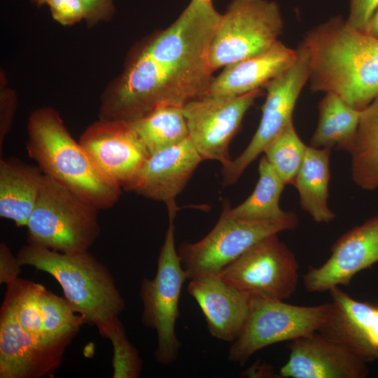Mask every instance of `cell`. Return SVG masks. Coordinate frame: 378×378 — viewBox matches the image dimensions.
<instances>
[{
  "label": "cell",
  "instance_id": "6da1fadb",
  "mask_svg": "<svg viewBox=\"0 0 378 378\" xmlns=\"http://www.w3.org/2000/svg\"><path fill=\"white\" fill-rule=\"evenodd\" d=\"M220 16L212 3L192 0L132 62L104 106V118L132 122L158 106L183 107L204 95L214 78L209 50Z\"/></svg>",
  "mask_w": 378,
  "mask_h": 378
},
{
  "label": "cell",
  "instance_id": "7a4b0ae2",
  "mask_svg": "<svg viewBox=\"0 0 378 378\" xmlns=\"http://www.w3.org/2000/svg\"><path fill=\"white\" fill-rule=\"evenodd\" d=\"M302 43L313 92H332L360 111L378 95V38L337 16L309 31Z\"/></svg>",
  "mask_w": 378,
  "mask_h": 378
},
{
  "label": "cell",
  "instance_id": "3957f363",
  "mask_svg": "<svg viewBox=\"0 0 378 378\" xmlns=\"http://www.w3.org/2000/svg\"><path fill=\"white\" fill-rule=\"evenodd\" d=\"M22 265H29L52 276L64 298L85 323L94 325L104 337L119 324L125 301L108 268L88 251L62 253L29 243L17 254Z\"/></svg>",
  "mask_w": 378,
  "mask_h": 378
},
{
  "label": "cell",
  "instance_id": "277c9868",
  "mask_svg": "<svg viewBox=\"0 0 378 378\" xmlns=\"http://www.w3.org/2000/svg\"><path fill=\"white\" fill-rule=\"evenodd\" d=\"M28 130L27 150L44 175L99 210L115 204L121 186L99 170L55 111L43 108L34 112Z\"/></svg>",
  "mask_w": 378,
  "mask_h": 378
},
{
  "label": "cell",
  "instance_id": "5b68a950",
  "mask_svg": "<svg viewBox=\"0 0 378 378\" xmlns=\"http://www.w3.org/2000/svg\"><path fill=\"white\" fill-rule=\"evenodd\" d=\"M99 210L44 175L26 225L28 242L62 253L88 251L100 235Z\"/></svg>",
  "mask_w": 378,
  "mask_h": 378
},
{
  "label": "cell",
  "instance_id": "8992f818",
  "mask_svg": "<svg viewBox=\"0 0 378 378\" xmlns=\"http://www.w3.org/2000/svg\"><path fill=\"white\" fill-rule=\"evenodd\" d=\"M167 208L169 226L160 251L156 274L153 279H143L140 288L142 321L157 332L155 356L162 365L172 364L178 354L181 342L175 326L179 316L181 289L188 279L175 246L174 219L177 207L172 204Z\"/></svg>",
  "mask_w": 378,
  "mask_h": 378
},
{
  "label": "cell",
  "instance_id": "52a82bcc",
  "mask_svg": "<svg viewBox=\"0 0 378 378\" xmlns=\"http://www.w3.org/2000/svg\"><path fill=\"white\" fill-rule=\"evenodd\" d=\"M283 27L276 2L233 0L221 15L210 46L211 71L265 51L279 41Z\"/></svg>",
  "mask_w": 378,
  "mask_h": 378
},
{
  "label": "cell",
  "instance_id": "ba28073f",
  "mask_svg": "<svg viewBox=\"0 0 378 378\" xmlns=\"http://www.w3.org/2000/svg\"><path fill=\"white\" fill-rule=\"evenodd\" d=\"M298 222V216L291 211L278 219L248 220L230 217L223 210L218 220L204 237L194 243H183L177 251L188 279L218 274L258 241L293 230Z\"/></svg>",
  "mask_w": 378,
  "mask_h": 378
},
{
  "label": "cell",
  "instance_id": "9c48e42d",
  "mask_svg": "<svg viewBox=\"0 0 378 378\" xmlns=\"http://www.w3.org/2000/svg\"><path fill=\"white\" fill-rule=\"evenodd\" d=\"M329 307V303L300 306L281 300L250 297L246 320L239 335L232 342L228 359L243 364L268 346L317 331Z\"/></svg>",
  "mask_w": 378,
  "mask_h": 378
},
{
  "label": "cell",
  "instance_id": "30bf717a",
  "mask_svg": "<svg viewBox=\"0 0 378 378\" xmlns=\"http://www.w3.org/2000/svg\"><path fill=\"white\" fill-rule=\"evenodd\" d=\"M298 270L295 255L274 234L254 244L218 275L249 297L284 300L297 289Z\"/></svg>",
  "mask_w": 378,
  "mask_h": 378
},
{
  "label": "cell",
  "instance_id": "8fae6325",
  "mask_svg": "<svg viewBox=\"0 0 378 378\" xmlns=\"http://www.w3.org/2000/svg\"><path fill=\"white\" fill-rule=\"evenodd\" d=\"M295 62L266 85L259 125L251 141L234 160L223 166V185L234 183L247 167L293 122L298 99L309 78V57L301 43Z\"/></svg>",
  "mask_w": 378,
  "mask_h": 378
},
{
  "label": "cell",
  "instance_id": "7c38bea8",
  "mask_svg": "<svg viewBox=\"0 0 378 378\" xmlns=\"http://www.w3.org/2000/svg\"><path fill=\"white\" fill-rule=\"evenodd\" d=\"M261 89L236 97L203 95L183 106L189 137L203 160L222 166L231 160L229 146Z\"/></svg>",
  "mask_w": 378,
  "mask_h": 378
},
{
  "label": "cell",
  "instance_id": "4fadbf2b",
  "mask_svg": "<svg viewBox=\"0 0 378 378\" xmlns=\"http://www.w3.org/2000/svg\"><path fill=\"white\" fill-rule=\"evenodd\" d=\"M79 143L99 170L123 188L150 155L129 122L102 119L89 127Z\"/></svg>",
  "mask_w": 378,
  "mask_h": 378
},
{
  "label": "cell",
  "instance_id": "5bb4252c",
  "mask_svg": "<svg viewBox=\"0 0 378 378\" xmlns=\"http://www.w3.org/2000/svg\"><path fill=\"white\" fill-rule=\"evenodd\" d=\"M377 262L378 214L340 236L325 262L308 268L303 276V284L312 293L347 286L357 273Z\"/></svg>",
  "mask_w": 378,
  "mask_h": 378
},
{
  "label": "cell",
  "instance_id": "9a60e30c",
  "mask_svg": "<svg viewBox=\"0 0 378 378\" xmlns=\"http://www.w3.org/2000/svg\"><path fill=\"white\" fill-rule=\"evenodd\" d=\"M71 342H47L25 330L10 306L0 311V377L40 378L52 375Z\"/></svg>",
  "mask_w": 378,
  "mask_h": 378
},
{
  "label": "cell",
  "instance_id": "2e32d148",
  "mask_svg": "<svg viewBox=\"0 0 378 378\" xmlns=\"http://www.w3.org/2000/svg\"><path fill=\"white\" fill-rule=\"evenodd\" d=\"M329 293L328 313L317 332L366 363L378 360V306L353 298L340 286Z\"/></svg>",
  "mask_w": 378,
  "mask_h": 378
},
{
  "label": "cell",
  "instance_id": "e0dca14e",
  "mask_svg": "<svg viewBox=\"0 0 378 378\" xmlns=\"http://www.w3.org/2000/svg\"><path fill=\"white\" fill-rule=\"evenodd\" d=\"M289 356L279 374L285 378H364L366 362L317 331L288 342Z\"/></svg>",
  "mask_w": 378,
  "mask_h": 378
},
{
  "label": "cell",
  "instance_id": "ac0fdd59",
  "mask_svg": "<svg viewBox=\"0 0 378 378\" xmlns=\"http://www.w3.org/2000/svg\"><path fill=\"white\" fill-rule=\"evenodd\" d=\"M204 160L190 137L151 154L123 188L167 206L175 204L198 164Z\"/></svg>",
  "mask_w": 378,
  "mask_h": 378
},
{
  "label": "cell",
  "instance_id": "d6986e66",
  "mask_svg": "<svg viewBox=\"0 0 378 378\" xmlns=\"http://www.w3.org/2000/svg\"><path fill=\"white\" fill-rule=\"evenodd\" d=\"M189 280L188 292L200 307L211 335L233 342L246 320L250 297L218 274L202 275Z\"/></svg>",
  "mask_w": 378,
  "mask_h": 378
},
{
  "label": "cell",
  "instance_id": "ffe728a7",
  "mask_svg": "<svg viewBox=\"0 0 378 378\" xmlns=\"http://www.w3.org/2000/svg\"><path fill=\"white\" fill-rule=\"evenodd\" d=\"M297 50L277 41L265 51L225 66L205 94L236 97L260 90L295 62Z\"/></svg>",
  "mask_w": 378,
  "mask_h": 378
},
{
  "label": "cell",
  "instance_id": "44dd1931",
  "mask_svg": "<svg viewBox=\"0 0 378 378\" xmlns=\"http://www.w3.org/2000/svg\"><path fill=\"white\" fill-rule=\"evenodd\" d=\"M44 174L36 165L0 160V216L26 226L41 191Z\"/></svg>",
  "mask_w": 378,
  "mask_h": 378
},
{
  "label": "cell",
  "instance_id": "7402d4cb",
  "mask_svg": "<svg viewBox=\"0 0 378 378\" xmlns=\"http://www.w3.org/2000/svg\"><path fill=\"white\" fill-rule=\"evenodd\" d=\"M330 152V148L307 146L293 184L298 191L301 208L317 223H328L336 218L327 203Z\"/></svg>",
  "mask_w": 378,
  "mask_h": 378
},
{
  "label": "cell",
  "instance_id": "603a6c76",
  "mask_svg": "<svg viewBox=\"0 0 378 378\" xmlns=\"http://www.w3.org/2000/svg\"><path fill=\"white\" fill-rule=\"evenodd\" d=\"M361 111L332 92H326L318 104V119L309 146L336 148L349 152L358 129Z\"/></svg>",
  "mask_w": 378,
  "mask_h": 378
},
{
  "label": "cell",
  "instance_id": "cb8c5ba5",
  "mask_svg": "<svg viewBox=\"0 0 378 378\" xmlns=\"http://www.w3.org/2000/svg\"><path fill=\"white\" fill-rule=\"evenodd\" d=\"M349 153L354 182L365 190L378 189V95L361 110Z\"/></svg>",
  "mask_w": 378,
  "mask_h": 378
},
{
  "label": "cell",
  "instance_id": "d4e9b609",
  "mask_svg": "<svg viewBox=\"0 0 378 378\" xmlns=\"http://www.w3.org/2000/svg\"><path fill=\"white\" fill-rule=\"evenodd\" d=\"M259 178L252 193L234 208L228 204L223 210L230 217L248 220H270L284 217L288 211L279 205L286 186L265 155L258 164Z\"/></svg>",
  "mask_w": 378,
  "mask_h": 378
},
{
  "label": "cell",
  "instance_id": "484cf974",
  "mask_svg": "<svg viewBox=\"0 0 378 378\" xmlns=\"http://www.w3.org/2000/svg\"><path fill=\"white\" fill-rule=\"evenodd\" d=\"M129 122L149 155L189 137L182 106L160 105L143 117Z\"/></svg>",
  "mask_w": 378,
  "mask_h": 378
},
{
  "label": "cell",
  "instance_id": "4316f807",
  "mask_svg": "<svg viewBox=\"0 0 378 378\" xmlns=\"http://www.w3.org/2000/svg\"><path fill=\"white\" fill-rule=\"evenodd\" d=\"M42 286L18 277L6 284L4 301L10 306L20 326L38 340L47 342H71L51 340L46 336L40 303Z\"/></svg>",
  "mask_w": 378,
  "mask_h": 378
},
{
  "label": "cell",
  "instance_id": "83f0119b",
  "mask_svg": "<svg viewBox=\"0 0 378 378\" xmlns=\"http://www.w3.org/2000/svg\"><path fill=\"white\" fill-rule=\"evenodd\" d=\"M40 303L43 331L51 340H72L85 323L84 318L73 309L65 298L52 293L43 286L40 292Z\"/></svg>",
  "mask_w": 378,
  "mask_h": 378
},
{
  "label": "cell",
  "instance_id": "f1b7e54d",
  "mask_svg": "<svg viewBox=\"0 0 378 378\" xmlns=\"http://www.w3.org/2000/svg\"><path fill=\"white\" fill-rule=\"evenodd\" d=\"M307 148L292 122L266 148L263 153L284 184L293 185Z\"/></svg>",
  "mask_w": 378,
  "mask_h": 378
},
{
  "label": "cell",
  "instance_id": "f546056e",
  "mask_svg": "<svg viewBox=\"0 0 378 378\" xmlns=\"http://www.w3.org/2000/svg\"><path fill=\"white\" fill-rule=\"evenodd\" d=\"M108 339L111 342L113 349V377H139L142 361L137 350L127 337L123 326L114 330Z\"/></svg>",
  "mask_w": 378,
  "mask_h": 378
},
{
  "label": "cell",
  "instance_id": "4dcf8cb0",
  "mask_svg": "<svg viewBox=\"0 0 378 378\" xmlns=\"http://www.w3.org/2000/svg\"><path fill=\"white\" fill-rule=\"evenodd\" d=\"M52 18L64 25L86 19L85 8L81 0H45Z\"/></svg>",
  "mask_w": 378,
  "mask_h": 378
},
{
  "label": "cell",
  "instance_id": "1f68e13d",
  "mask_svg": "<svg viewBox=\"0 0 378 378\" xmlns=\"http://www.w3.org/2000/svg\"><path fill=\"white\" fill-rule=\"evenodd\" d=\"M378 6V0H350L347 24L363 31L371 15Z\"/></svg>",
  "mask_w": 378,
  "mask_h": 378
},
{
  "label": "cell",
  "instance_id": "d6a6232c",
  "mask_svg": "<svg viewBox=\"0 0 378 378\" xmlns=\"http://www.w3.org/2000/svg\"><path fill=\"white\" fill-rule=\"evenodd\" d=\"M21 265L17 255L14 256L7 244H0V282L8 283L19 277L21 273Z\"/></svg>",
  "mask_w": 378,
  "mask_h": 378
},
{
  "label": "cell",
  "instance_id": "836d02e7",
  "mask_svg": "<svg viewBox=\"0 0 378 378\" xmlns=\"http://www.w3.org/2000/svg\"><path fill=\"white\" fill-rule=\"evenodd\" d=\"M85 10L86 20L94 22L108 19L114 11L113 0H81Z\"/></svg>",
  "mask_w": 378,
  "mask_h": 378
},
{
  "label": "cell",
  "instance_id": "e575fe53",
  "mask_svg": "<svg viewBox=\"0 0 378 378\" xmlns=\"http://www.w3.org/2000/svg\"><path fill=\"white\" fill-rule=\"evenodd\" d=\"M363 32L378 38V6L369 19Z\"/></svg>",
  "mask_w": 378,
  "mask_h": 378
},
{
  "label": "cell",
  "instance_id": "d590c367",
  "mask_svg": "<svg viewBox=\"0 0 378 378\" xmlns=\"http://www.w3.org/2000/svg\"><path fill=\"white\" fill-rule=\"evenodd\" d=\"M36 4L41 5L44 4L45 0H33Z\"/></svg>",
  "mask_w": 378,
  "mask_h": 378
},
{
  "label": "cell",
  "instance_id": "8d00e7d4",
  "mask_svg": "<svg viewBox=\"0 0 378 378\" xmlns=\"http://www.w3.org/2000/svg\"><path fill=\"white\" fill-rule=\"evenodd\" d=\"M195 1L202 2V3H207V4H211L212 3V0H195Z\"/></svg>",
  "mask_w": 378,
  "mask_h": 378
}]
</instances>
